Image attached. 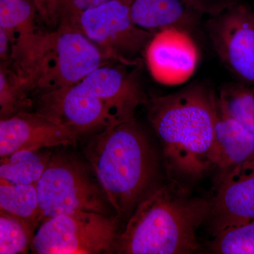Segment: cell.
I'll return each mask as SVG.
<instances>
[{
	"label": "cell",
	"instance_id": "e0dca14e",
	"mask_svg": "<svg viewBox=\"0 0 254 254\" xmlns=\"http://www.w3.org/2000/svg\"><path fill=\"white\" fill-rule=\"evenodd\" d=\"M0 208L36 227L41 222L36 185H17L0 181Z\"/></svg>",
	"mask_w": 254,
	"mask_h": 254
},
{
	"label": "cell",
	"instance_id": "5b68a950",
	"mask_svg": "<svg viewBox=\"0 0 254 254\" xmlns=\"http://www.w3.org/2000/svg\"><path fill=\"white\" fill-rule=\"evenodd\" d=\"M120 217L95 212L63 214L42 222L31 242L38 254H96L115 250Z\"/></svg>",
	"mask_w": 254,
	"mask_h": 254
},
{
	"label": "cell",
	"instance_id": "ba28073f",
	"mask_svg": "<svg viewBox=\"0 0 254 254\" xmlns=\"http://www.w3.org/2000/svg\"><path fill=\"white\" fill-rule=\"evenodd\" d=\"M207 33L219 60L237 81L254 86V11L239 2L209 16Z\"/></svg>",
	"mask_w": 254,
	"mask_h": 254
},
{
	"label": "cell",
	"instance_id": "9a60e30c",
	"mask_svg": "<svg viewBox=\"0 0 254 254\" xmlns=\"http://www.w3.org/2000/svg\"><path fill=\"white\" fill-rule=\"evenodd\" d=\"M130 12L138 27L153 33L170 28L191 33L203 16L185 0H131Z\"/></svg>",
	"mask_w": 254,
	"mask_h": 254
},
{
	"label": "cell",
	"instance_id": "44dd1931",
	"mask_svg": "<svg viewBox=\"0 0 254 254\" xmlns=\"http://www.w3.org/2000/svg\"><path fill=\"white\" fill-rule=\"evenodd\" d=\"M36 227L4 211L0 214V254L26 253L33 240Z\"/></svg>",
	"mask_w": 254,
	"mask_h": 254
},
{
	"label": "cell",
	"instance_id": "9c48e42d",
	"mask_svg": "<svg viewBox=\"0 0 254 254\" xmlns=\"http://www.w3.org/2000/svg\"><path fill=\"white\" fill-rule=\"evenodd\" d=\"M36 111L81 136L120 124L105 103L80 82L40 93Z\"/></svg>",
	"mask_w": 254,
	"mask_h": 254
},
{
	"label": "cell",
	"instance_id": "7402d4cb",
	"mask_svg": "<svg viewBox=\"0 0 254 254\" xmlns=\"http://www.w3.org/2000/svg\"><path fill=\"white\" fill-rule=\"evenodd\" d=\"M109 0H54L51 14V24L76 27L82 14ZM77 28V27H76Z\"/></svg>",
	"mask_w": 254,
	"mask_h": 254
},
{
	"label": "cell",
	"instance_id": "4fadbf2b",
	"mask_svg": "<svg viewBox=\"0 0 254 254\" xmlns=\"http://www.w3.org/2000/svg\"><path fill=\"white\" fill-rule=\"evenodd\" d=\"M80 83L105 103L120 123L134 119L137 108L148 103L138 75L123 66L103 65Z\"/></svg>",
	"mask_w": 254,
	"mask_h": 254
},
{
	"label": "cell",
	"instance_id": "cb8c5ba5",
	"mask_svg": "<svg viewBox=\"0 0 254 254\" xmlns=\"http://www.w3.org/2000/svg\"><path fill=\"white\" fill-rule=\"evenodd\" d=\"M54 0H36L38 13L42 20L51 24L52 9Z\"/></svg>",
	"mask_w": 254,
	"mask_h": 254
},
{
	"label": "cell",
	"instance_id": "d6986e66",
	"mask_svg": "<svg viewBox=\"0 0 254 254\" xmlns=\"http://www.w3.org/2000/svg\"><path fill=\"white\" fill-rule=\"evenodd\" d=\"M27 81L14 69L1 66L0 70V106L1 120L11 118L23 111H28L32 101Z\"/></svg>",
	"mask_w": 254,
	"mask_h": 254
},
{
	"label": "cell",
	"instance_id": "30bf717a",
	"mask_svg": "<svg viewBox=\"0 0 254 254\" xmlns=\"http://www.w3.org/2000/svg\"><path fill=\"white\" fill-rule=\"evenodd\" d=\"M143 57L155 81L176 86L193 76L199 61V51L190 32L170 28L155 33Z\"/></svg>",
	"mask_w": 254,
	"mask_h": 254
},
{
	"label": "cell",
	"instance_id": "ffe728a7",
	"mask_svg": "<svg viewBox=\"0 0 254 254\" xmlns=\"http://www.w3.org/2000/svg\"><path fill=\"white\" fill-rule=\"evenodd\" d=\"M209 245L217 254H254V220L232 225L213 234Z\"/></svg>",
	"mask_w": 254,
	"mask_h": 254
},
{
	"label": "cell",
	"instance_id": "7c38bea8",
	"mask_svg": "<svg viewBox=\"0 0 254 254\" xmlns=\"http://www.w3.org/2000/svg\"><path fill=\"white\" fill-rule=\"evenodd\" d=\"M81 137L36 111H23L0 121V156L73 145Z\"/></svg>",
	"mask_w": 254,
	"mask_h": 254
},
{
	"label": "cell",
	"instance_id": "5bb4252c",
	"mask_svg": "<svg viewBox=\"0 0 254 254\" xmlns=\"http://www.w3.org/2000/svg\"><path fill=\"white\" fill-rule=\"evenodd\" d=\"M254 155V134L230 118L217 103L210 160L220 177Z\"/></svg>",
	"mask_w": 254,
	"mask_h": 254
},
{
	"label": "cell",
	"instance_id": "3957f363",
	"mask_svg": "<svg viewBox=\"0 0 254 254\" xmlns=\"http://www.w3.org/2000/svg\"><path fill=\"white\" fill-rule=\"evenodd\" d=\"M107 199L120 218H129L152 190L158 162L153 145L135 119L108 127L86 148Z\"/></svg>",
	"mask_w": 254,
	"mask_h": 254
},
{
	"label": "cell",
	"instance_id": "603a6c76",
	"mask_svg": "<svg viewBox=\"0 0 254 254\" xmlns=\"http://www.w3.org/2000/svg\"><path fill=\"white\" fill-rule=\"evenodd\" d=\"M201 15L215 16L240 2V0H185Z\"/></svg>",
	"mask_w": 254,
	"mask_h": 254
},
{
	"label": "cell",
	"instance_id": "ac0fdd59",
	"mask_svg": "<svg viewBox=\"0 0 254 254\" xmlns=\"http://www.w3.org/2000/svg\"><path fill=\"white\" fill-rule=\"evenodd\" d=\"M220 110L254 134V86L237 81L222 86L217 95Z\"/></svg>",
	"mask_w": 254,
	"mask_h": 254
},
{
	"label": "cell",
	"instance_id": "8fae6325",
	"mask_svg": "<svg viewBox=\"0 0 254 254\" xmlns=\"http://www.w3.org/2000/svg\"><path fill=\"white\" fill-rule=\"evenodd\" d=\"M210 205L213 234L254 220V155L219 177Z\"/></svg>",
	"mask_w": 254,
	"mask_h": 254
},
{
	"label": "cell",
	"instance_id": "52a82bcc",
	"mask_svg": "<svg viewBox=\"0 0 254 254\" xmlns=\"http://www.w3.org/2000/svg\"><path fill=\"white\" fill-rule=\"evenodd\" d=\"M131 0H109L85 11L78 28L99 48L106 60L138 66L155 33L138 27L130 12Z\"/></svg>",
	"mask_w": 254,
	"mask_h": 254
},
{
	"label": "cell",
	"instance_id": "7a4b0ae2",
	"mask_svg": "<svg viewBox=\"0 0 254 254\" xmlns=\"http://www.w3.org/2000/svg\"><path fill=\"white\" fill-rule=\"evenodd\" d=\"M210 201L177 182L155 188L140 202L114 252L122 254H188L200 249L197 231L209 217Z\"/></svg>",
	"mask_w": 254,
	"mask_h": 254
},
{
	"label": "cell",
	"instance_id": "6da1fadb",
	"mask_svg": "<svg viewBox=\"0 0 254 254\" xmlns=\"http://www.w3.org/2000/svg\"><path fill=\"white\" fill-rule=\"evenodd\" d=\"M148 118L158 136L172 182L200 180L211 168L217 94L201 82L148 100Z\"/></svg>",
	"mask_w": 254,
	"mask_h": 254
},
{
	"label": "cell",
	"instance_id": "277c9868",
	"mask_svg": "<svg viewBox=\"0 0 254 254\" xmlns=\"http://www.w3.org/2000/svg\"><path fill=\"white\" fill-rule=\"evenodd\" d=\"M106 60L78 28L60 25L45 32L30 89L43 93L73 86Z\"/></svg>",
	"mask_w": 254,
	"mask_h": 254
},
{
	"label": "cell",
	"instance_id": "2e32d148",
	"mask_svg": "<svg viewBox=\"0 0 254 254\" xmlns=\"http://www.w3.org/2000/svg\"><path fill=\"white\" fill-rule=\"evenodd\" d=\"M40 150H20L1 158L0 181L36 185L52 157L50 152Z\"/></svg>",
	"mask_w": 254,
	"mask_h": 254
},
{
	"label": "cell",
	"instance_id": "8992f818",
	"mask_svg": "<svg viewBox=\"0 0 254 254\" xmlns=\"http://www.w3.org/2000/svg\"><path fill=\"white\" fill-rule=\"evenodd\" d=\"M36 188L41 222L79 210L108 215L104 192L92 181L86 168L68 155H52Z\"/></svg>",
	"mask_w": 254,
	"mask_h": 254
}]
</instances>
